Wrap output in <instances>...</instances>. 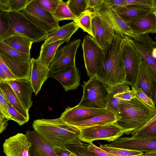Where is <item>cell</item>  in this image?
I'll use <instances>...</instances> for the list:
<instances>
[{"instance_id": "obj_1", "label": "cell", "mask_w": 156, "mask_h": 156, "mask_svg": "<svg viewBox=\"0 0 156 156\" xmlns=\"http://www.w3.org/2000/svg\"><path fill=\"white\" fill-rule=\"evenodd\" d=\"M32 127L42 140L52 147L82 143L79 139L80 129L65 122L61 117L35 120Z\"/></svg>"}, {"instance_id": "obj_2", "label": "cell", "mask_w": 156, "mask_h": 156, "mask_svg": "<svg viewBox=\"0 0 156 156\" xmlns=\"http://www.w3.org/2000/svg\"><path fill=\"white\" fill-rule=\"evenodd\" d=\"M122 37L115 33L103 50L100 66L95 76L107 88L126 83V73L121 52Z\"/></svg>"}, {"instance_id": "obj_3", "label": "cell", "mask_w": 156, "mask_h": 156, "mask_svg": "<svg viewBox=\"0 0 156 156\" xmlns=\"http://www.w3.org/2000/svg\"><path fill=\"white\" fill-rule=\"evenodd\" d=\"M121 118L116 124L124 134L131 133L146 125L156 114V108L148 106L136 95L130 100H120Z\"/></svg>"}, {"instance_id": "obj_4", "label": "cell", "mask_w": 156, "mask_h": 156, "mask_svg": "<svg viewBox=\"0 0 156 156\" xmlns=\"http://www.w3.org/2000/svg\"><path fill=\"white\" fill-rule=\"evenodd\" d=\"M10 27L7 32L0 36V41L14 35L23 36L33 43L44 41L48 33L42 30L19 12H7Z\"/></svg>"}, {"instance_id": "obj_5", "label": "cell", "mask_w": 156, "mask_h": 156, "mask_svg": "<svg viewBox=\"0 0 156 156\" xmlns=\"http://www.w3.org/2000/svg\"><path fill=\"white\" fill-rule=\"evenodd\" d=\"M82 87L83 95L78 106L106 109L108 92L105 83L95 76L90 77Z\"/></svg>"}, {"instance_id": "obj_6", "label": "cell", "mask_w": 156, "mask_h": 156, "mask_svg": "<svg viewBox=\"0 0 156 156\" xmlns=\"http://www.w3.org/2000/svg\"><path fill=\"white\" fill-rule=\"evenodd\" d=\"M121 52L126 73V83L132 87L135 83L142 59L137 50L130 41L129 37L122 38Z\"/></svg>"}, {"instance_id": "obj_7", "label": "cell", "mask_w": 156, "mask_h": 156, "mask_svg": "<svg viewBox=\"0 0 156 156\" xmlns=\"http://www.w3.org/2000/svg\"><path fill=\"white\" fill-rule=\"evenodd\" d=\"M19 12L37 26L49 33L60 27L52 14L31 0L25 8Z\"/></svg>"}, {"instance_id": "obj_8", "label": "cell", "mask_w": 156, "mask_h": 156, "mask_svg": "<svg viewBox=\"0 0 156 156\" xmlns=\"http://www.w3.org/2000/svg\"><path fill=\"white\" fill-rule=\"evenodd\" d=\"M80 129V140L89 144L98 140L113 142L124 134L115 123Z\"/></svg>"}, {"instance_id": "obj_9", "label": "cell", "mask_w": 156, "mask_h": 156, "mask_svg": "<svg viewBox=\"0 0 156 156\" xmlns=\"http://www.w3.org/2000/svg\"><path fill=\"white\" fill-rule=\"evenodd\" d=\"M82 46L87 75L90 77L95 76L102 62L103 50L88 35L84 36Z\"/></svg>"}, {"instance_id": "obj_10", "label": "cell", "mask_w": 156, "mask_h": 156, "mask_svg": "<svg viewBox=\"0 0 156 156\" xmlns=\"http://www.w3.org/2000/svg\"><path fill=\"white\" fill-rule=\"evenodd\" d=\"M80 41L74 40L57 50L49 67L50 72L63 71L76 65V55Z\"/></svg>"}, {"instance_id": "obj_11", "label": "cell", "mask_w": 156, "mask_h": 156, "mask_svg": "<svg viewBox=\"0 0 156 156\" xmlns=\"http://www.w3.org/2000/svg\"><path fill=\"white\" fill-rule=\"evenodd\" d=\"M93 12L98 15L112 28L116 34L122 38L128 37L136 39L140 37L133 34L127 23L120 17L114 8L105 6L102 3L97 10Z\"/></svg>"}, {"instance_id": "obj_12", "label": "cell", "mask_w": 156, "mask_h": 156, "mask_svg": "<svg viewBox=\"0 0 156 156\" xmlns=\"http://www.w3.org/2000/svg\"><path fill=\"white\" fill-rule=\"evenodd\" d=\"M106 145L112 147L147 152L156 150V138L120 137L115 141Z\"/></svg>"}, {"instance_id": "obj_13", "label": "cell", "mask_w": 156, "mask_h": 156, "mask_svg": "<svg viewBox=\"0 0 156 156\" xmlns=\"http://www.w3.org/2000/svg\"><path fill=\"white\" fill-rule=\"evenodd\" d=\"M31 144L26 135L18 133L5 139L3 144L6 156H29Z\"/></svg>"}, {"instance_id": "obj_14", "label": "cell", "mask_w": 156, "mask_h": 156, "mask_svg": "<svg viewBox=\"0 0 156 156\" xmlns=\"http://www.w3.org/2000/svg\"><path fill=\"white\" fill-rule=\"evenodd\" d=\"M129 39L140 55L142 61L147 66L156 78V59L153 55L154 41L149 36Z\"/></svg>"}, {"instance_id": "obj_15", "label": "cell", "mask_w": 156, "mask_h": 156, "mask_svg": "<svg viewBox=\"0 0 156 156\" xmlns=\"http://www.w3.org/2000/svg\"><path fill=\"white\" fill-rule=\"evenodd\" d=\"M92 30L93 38L103 50L113 40L115 33L105 21L98 15L93 12Z\"/></svg>"}, {"instance_id": "obj_16", "label": "cell", "mask_w": 156, "mask_h": 156, "mask_svg": "<svg viewBox=\"0 0 156 156\" xmlns=\"http://www.w3.org/2000/svg\"><path fill=\"white\" fill-rule=\"evenodd\" d=\"M107 111L106 109L80 107H68L62 113L61 118L65 122L69 123L80 122L96 116L103 115Z\"/></svg>"}, {"instance_id": "obj_17", "label": "cell", "mask_w": 156, "mask_h": 156, "mask_svg": "<svg viewBox=\"0 0 156 156\" xmlns=\"http://www.w3.org/2000/svg\"><path fill=\"white\" fill-rule=\"evenodd\" d=\"M5 82L11 87L23 105L29 111L33 105L31 97L33 92L30 80L17 79Z\"/></svg>"}, {"instance_id": "obj_18", "label": "cell", "mask_w": 156, "mask_h": 156, "mask_svg": "<svg viewBox=\"0 0 156 156\" xmlns=\"http://www.w3.org/2000/svg\"><path fill=\"white\" fill-rule=\"evenodd\" d=\"M31 69L30 81L33 92L37 95L41 90L44 83L49 77L50 70L48 67L43 64L37 58H32L30 60Z\"/></svg>"}, {"instance_id": "obj_19", "label": "cell", "mask_w": 156, "mask_h": 156, "mask_svg": "<svg viewBox=\"0 0 156 156\" xmlns=\"http://www.w3.org/2000/svg\"><path fill=\"white\" fill-rule=\"evenodd\" d=\"M49 77L58 80L66 92L76 89L80 85V74L76 65L63 71L50 72Z\"/></svg>"}, {"instance_id": "obj_20", "label": "cell", "mask_w": 156, "mask_h": 156, "mask_svg": "<svg viewBox=\"0 0 156 156\" xmlns=\"http://www.w3.org/2000/svg\"><path fill=\"white\" fill-rule=\"evenodd\" d=\"M0 58L17 79L30 80L31 69L30 61L16 59L0 50Z\"/></svg>"}, {"instance_id": "obj_21", "label": "cell", "mask_w": 156, "mask_h": 156, "mask_svg": "<svg viewBox=\"0 0 156 156\" xmlns=\"http://www.w3.org/2000/svg\"><path fill=\"white\" fill-rule=\"evenodd\" d=\"M133 34L138 37L156 33V12L127 23Z\"/></svg>"}, {"instance_id": "obj_22", "label": "cell", "mask_w": 156, "mask_h": 156, "mask_svg": "<svg viewBox=\"0 0 156 156\" xmlns=\"http://www.w3.org/2000/svg\"><path fill=\"white\" fill-rule=\"evenodd\" d=\"M25 134L31 144L29 156H58L53 147L44 142L34 130H28Z\"/></svg>"}, {"instance_id": "obj_23", "label": "cell", "mask_w": 156, "mask_h": 156, "mask_svg": "<svg viewBox=\"0 0 156 156\" xmlns=\"http://www.w3.org/2000/svg\"><path fill=\"white\" fill-rule=\"evenodd\" d=\"M156 78L146 64L142 60L139 68L135 83L132 88H141L151 99V92L153 84Z\"/></svg>"}, {"instance_id": "obj_24", "label": "cell", "mask_w": 156, "mask_h": 156, "mask_svg": "<svg viewBox=\"0 0 156 156\" xmlns=\"http://www.w3.org/2000/svg\"><path fill=\"white\" fill-rule=\"evenodd\" d=\"M114 8L120 17L126 23L137 20L151 13L156 12L154 7L129 6H118Z\"/></svg>"}, {"instance_id": "obj_25", "label": "cell", "mask_w": 156, "mask_h": 156, "mask_svg": "<svg viewBox=\"0 0 156 156\" xmlns=\"http://www.w3.org/2000/svg\"><path fill=\"white\" fill-rule=\"evenodd\" d=\"M79 27L74 21L60 27L48 33L42 45H45L59 41L69 43L72 35L78 30Z\"/></svg>"}, {"instance_id": "obj_26", "label": "cell", "mask_w": 156, "mask_h": 156, "mask_svg": "<svg viewBox=\"0 0 156 156\" xmlns=\"http://www.w3.org/2000/svg\"><path fill=\"white\" fill-rule=\"evenodd\" d=\"M119 119L114 113L107 110L103 115L80 122L67 123L81 129L114 123Z\"/></svg>"}, {"instance_id": "obj_27", "label": "cell", "mask_w": 156, "mask_h": 156, "mask_svg": "<svg viewBox=\"0 0 156 156\" xmlns=\"http://www.w3.org/2000/svg\"><path fill=\"white\" fill-rule=\"evenodd\" d=\"M0 90L3 93L9 103L29 120V111L23 105L11 87L5 81L0 82Z\"/></svg>"}, {"instance_id": "obj_28", "label": "cell", "mask_w": 156, "mask_h": 156, "mask_svg": "<svg viewBox=\"0 0 156 156\" xmlns=\"http://www.w3.org/2000/svg\"><path fill=\"white\" fill-rule=\"evenodd\" d=\"M11 47L23 53L30 55L33 42L30 39L20 35H14L0 41Z\"/></svg>"}, {"instance_id": "obj_29", "label": "cell", "mask_w": 156, "mask_h": 156, "mask_svg": "<svg viewBox=\"0 0 156 156\" xmlns=\"http://www.w3.org/2000/svg\"><path fill=\"white\" fill-rule=\"evenodd\" d=\"M64 41H59L45 45H41L38 58L44 65L49 68L59 46Z\"/></svg>"}, {"instance_id": "obj_30", "label": "cell", "mask_w": 156, "mask_h": 156, "mask_svg": "<svg viewBox=\"0 0 156 156\" xmlns=\"http://www.w3.org/2000/svg\"><path fill=\"white\" fill-rule=\"evenodd\" d=\"M93 14V12L87 9L74 21L79 28L87 33L92 38L94 37L92 24Z\"/></svg>"}, {"instance_id": "obj_31", "label": "cell", "mask_w": 156, "mask_h": 156, "mask_svg": "<svg viewBox=\"0 0 156 156\" xmlns=\"http://www.w3.org/2000/svg\"><path fill=\"white\" fill-rule=\"evenodd\" d=\"M52 15L58 22L65 20L74 21L77 18L71 12L68 7L67 2L62 0H60L57 8Z\"/></svg>"}, {"instance_id": "obj_32", "label": "cell", "mask_w": 156, "mask_h": 156, "mask_svg": "<svg viewBox=\"0 0 156 156\" xmlns=\"http://www.w3.org/2000/svg\"><path fill=\"white\" fill-rule=\"evenodd\" d=\"M132 137L136 138H156V120L147 123L139 129L131 133Z\"/></svg>"}, {"instance_id": "obj_33", "label": "cell", "mask_w": 156, "mask_h": 156, "mask_svg": "<svg viewBox=\"0 0 156 156\" xmlns=\"http://www.w3.org/2000/svg\"><path fill=\"white\" fill-rule=\"evenodd\" d=\"M99 147L103 150L117 156H143L144 154L140 151L112 147L106 144H101Z\"/></svg>"}, {"instance_id": "obj_34", "label": "cell", "mask_w": 156, "mask_h": 156, "mask_svg": "<svg viewBox=\"0 0 156 156\" xmlns=\"http://www.w3.org/2000/svg\"><path fill=\"white\" fill-rule=\"evenodd\" d=\"M0 50L16 59L22 61H30V55L22 52L2 41H0Z\"/></svg>"}, {"instance_id": "obj_35", "label": "cell", "mask_w": 156, "mask_h": 156, "mask_svg": "<svg viewBox=\"0 0 156 156\" xmlns=\"http://www.w3.org/2000/svg\"><path fill=\"white\" fill-rule=\"evenodd\" d=\"M67 2L71 12L76 18L88 9L87 0H69Z\"/></svg>"}, {"instance_id": "obj_36", "label": "cell", "mask_w": 156, "mask_h": 156, "mask_svg": "<svg viewBox=\"0 0 156 156\" xmlns=\"http://www.w3.org/2000/svg\"><path fill=\"white\" fill-rule=\"evenodd\" d=\"M66 147L76 156H98L89 150L87 146L83 145V143L70 145Z\"/></svg>"}, {"instance_id": "obj_37", "label": "cell", "mask_w": 156, "mask_h": 156, "mask_svg": "<svg viewBox=\"0 0 156 156\" xmlns=\"http://www.w3.org/2000/svg\"><path fill=\"white\" fill-rule=\"evenodd\" d=\"M35 1L40 7L52 14L57 8L60 0H35Z\"/></svg>"}, {"instance_id": "obj_38", "label": "cell", "mask_w": 156, "mask_h": 156, "mask_svg": "<svg viewBox=\"0 0 156 156\" xmlns=\"http://www.w3.org/2000/svg\"><path fill=\"white\" fill-rule=\"evenodd\" d=\"M8 106L11 120L15 121L20 126L28 121V119L16 110L9 102H8Z\"/></svg>"}, {"instance_id": "obj_39", "label": "cell", "mask_w": 156, "mask_h": 156, "mask_svg": "<svg viewBox=\"0 0 156 156\" xmlns=\"http://www.w3.org/2000/svg\"><path fill=\"white\" fill-rule=\"evenodd\" d=\"M31 0H9L8 12H19L24 9Z\"/></svg>"}, {"instance_id": "obj_40", "label": "cell", "mask_w": 156, "mask_h": 156, "mask_svg": "<svg viewBox=\"0 0 156 156\" xmlns=\"http://www.w3.org/2000/svg\"><path fill=\"white\" fill-rule=\"evenodd\" d=\"M17 79L0 58V82Z\"/></svg>"}, {"instance_id": "obj_41", "label": "cell", "mask_w": 156, "mask_h": 156, "mask_svg": "<svg viewBox=\"0 0 156 156\" xmlns=\"http://www.w3.org/2000/svg\"><path fill=\"white\" fill-rule=\"evenodd\" d=\"M129 6L154 7L152 0H124L122 6Z\"/></svg>"}, {"instance_id": "obj_42", "label": "cell", "mask_w": 156, "mask_h": 156, "mask_svg": "<svg viewBox=\"0 0 156 156\" xmlns=\"http://www.w3.org/2000/svg\"><path fill=\"white\" fill-rule=\"evenodd\" d=\"M9 27L7 12L0 11V36L7 32Z\"/></svg>"}, {"instance_id": "obj_43", "label": "cell", "mask_w": 156, "mask_h": 156, "mask_svg": "<svg viewBox=\"0 0 156 156\" xmlns=\"http://www.w3.org/2000/svg\"><path fill=\"white\" fill-rule=\"evenodd\" d=\"M136 95L145 104L150 107L154 108L155 106L152 100L149 97L141 88H132Z\"/></svg>"}, {"instance_id": "obj_44", "label": "cell", "mask_w": 156, "mask_h": 156, "mask_svg": "<svg viewBox=\"0 0 156 156\" xmlns=\"http://www.w3.org/2000/svg\"><path fill=\"white\" fill-rule=\"evenodd\" d=\"M8 102L7 99L0 90V113L9 120H11V116L8 110Z\"/></svg>"}, {"instance_id": "obj_45", "label": "cell", "mask_w": 156, "mask_h": 156, "mask_svg": "<svg viewBox=\"0 0 156 156\" xmlns=\"http://www.w3.org/2000/svg\"><path fill=\"white\" fill-rule=\"evenodd\" d=\"M87 146L88 149L98 156H117L108 153L94 145L92 143Z\"/></svg>"}, {"instance_id": "obj_46", "label": "cell", "mask_w": 156, "mask_h": 156, "mask_svg": "<svg viewBox=\"0 0 156 156\" xmlns=\"http://www.w3.org/2000/svg\"><path fill=\"white\" fill-rule=\"evenodd\" d=\"M53 148L54 151L58 156H76L66 147L56 146Z\"/></svg>"}, {"instance_id": "obj_47", "label": "cell", "mask_w": 156, "mask_h": 156, "mask_svg": "<svg viewBox=\"0 0 156 156\" xmlns=\"http://www.w3.org/2000/svg\"><path fill=\"white\" fill-rule=\"evenodd\" d=\"M103 0H87L88 9L93 12L97 10L101 6Z\"/></svg>"}, {"instance_id": "obj_48", "label": "cell", "mask_w": 156, "mask_h": 156, "mask_svg": "<svg viewBox=\"0 0 156 156\" xmlns=\"http://www.w3.org/2000/svg\"><path fill=\"white\" fill-rule=\"evenodd\" d=\"M124 0H103V4L107 6L115 8L122 6Z\"/></svg>"}, {"instance_id": "obj_49", "label": "cell", "mask_w": 156, "mask_h": 156, "mask_svg": "<svg viewBox=\"0 0 156 156\" xmlns=\"http://www.w3.org/2000/svg\"><path fill=\"white\" fill-rule=\"evenodd\" d=\"M0 120V133H1L6 129L8 124V120L1 113Z\"/></svg>"}, {"instance_id": "obj_50", "label": "cell", "mask_w": 156, "mask_h": 156, "mask_svg": "<svg viewBox=\"0 0 156 156\" xmlns=\"http://www.w3.org/2000/svg\"><path fill=\"white\" fill-rule=\"evenodd\" d=\"M151 99L153 101L156 108V80L153 84L151 92Z\"/></svg>"}, {"instance_id": "obj_51", "label": "cell", "mask_w": 156, "mask_h": 156, "mask_svg": "<svg viewBox=\"0 0 156 156\" xmlns=\"http://www.w3.org/2000/svg\"><path fill=\"white\" fill-rule=\"evenodd\" d=\"M143 156H156V150L146 152Z\"/></svg>"}, {"instance_id": "obj_52", "label": "cell", "mask_w": 156, "mask_h": 156, "mask_svg": "<svg viewBox=\"0 0 156 156\" xmlns=\"http://www.w3.org/2000/svg\"><path fill=\"white\" fill-rule=\"evenodd\" d=\"M154 8H155L156 11V0H152Z\"/></svg>"}]
</instances>
